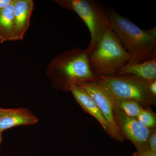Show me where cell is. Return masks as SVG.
Returning <instances> with one entry per match:
<instances>
[{
	"label": "cell",
	"instance_id": "obj_1",
	"mask_svg": "<svg viewBox=\"0 0 156 156\" xmlns=\"http://www.w3.org/2000/svg\"><path fill=\"white\" fill-rule=\"evenodd\" d=\"M53 88L69 91L70 88L84 81L92 80V72L87 50L76 47L53 58L46 73Z\"/></svg>",
	"mask_w": 156,
	"mask_h": 156
},
{
	"label": "cell",
	"instance_id": "obj_2",
	"mask_svg": "<svg viewBox=\"0 0 156 156\" xmlns=\"http://www.w3.org/2000/svg\"><path fill=\"white\" fill-rule=\"evenodd\" d=\"M108 25L123 47L140 62L156 58V27L142 30L126 17L112 11L107 13Z\"/></svg>",
	"mask_w": 156,
	"mask_h": 156
},
{
	"label": "cell",
	"instance_id": "obj_3",
	"mask_svg": "<svg viewBox=\"0 0 156 156\" xmlns=\"http://www.w3.org/2000/svg\"><path fill=\"white\" fill-rule=\"evenodd\" d=\"M89 57L90 67L95 76H116L124 66L134 59L123 47L109 25Z\"/></svg>",
	"mask_w": 156,
	"mask_h": 156
},
{
	"label": "cell",
	"instance_id": "obj_4",
	"mask_svg": "<svg viewBox=\"0 0 156 156\" xmlns=\"http://www.w3.org/2000/svg\"><path fill=\"white\" fill-rule=\"evenodd\" d=\"M62 8L75 12L88 27L91 39L87 50L90 56L108 26L107 12L95 0H54Z\"/></svg>",
	"mask_w": 156,
	"mask_h": 156
},
{
	"label": "cell",
	"instance_id": "obj_5",
	"mask_svg": "<svg viewBox=\"0 0 156 156\" xmlns=\"http://www.w3.org/2000/svg\"><path fill=\"white\" fill-rule=\"evenodd\" d=\"M94 79L100 83L115 99L136 101L143 106L154 105L156 98L149 90V81L132 75L96 76Z\"/></svg>",
	"mask_w": 156,
	"mask_h": 156
},
{
	"label": "cell",
	"instance_id": "obj_6",
	"mask_svg": "<svg viewBox=\"0 0 156 156\" xmlns=\"http://www.w3.org/2000/svg\"><path fill=\"white\" fill-rule=\"evenodd\" d=\"M85 89L92 97L111 128L114 139L123 142L125 139L122 136L114 115L113 103L111 95L97 81L94 79L84 81L77 84Z\"/></svg>",
	"mask_w": 156,
	"mask_h": 156
},
{
	"label": "cell",
	"instance_id": "obj_7",
	"mask_svg": "<svg viewBox=\"0 0 156 156\" xmlns=\"http://www.w3.org/2000/svg\"><path fill=\"white\" fill-rule=\"evenodd\" d=\"M113 112L116 123L124 139L131 141L137 152L150 150L148 141L153 130L143 126L136 118L126 115L114 106Z\"/></svg>",
	"mask_w": 156,
	"mask_h": 156
},
{
	"label": "cell",
	"instance_id": "obj_8",
	"mask_svg": "<svg viewBox=\"0 0 156 156\" xmlns=\"http://www.w3.org/2000/svg\"><path fill=\"white\" fill-rule=\"evenodd\" d=\"M38 121V119L27 109L0 108V134L9 128L34 125Z\"/></svg>",
	"mask_w": 156,
	"mask_h": 156
},
{
	"label": "cell",
	"instance_id": "obj_9",
	"mask_svg": "<svg viewBox=\"0 0 156 156\" xmlns=\"http://www.w3.org/2000/svg\"><path fill=\"white\" fill-rule=\"evenodd\" d=\"M77 102L80 105L84 111L91 115L100 123L104 131L113 139L114 136L110 127L101 112L97 105L88 92L79 85H75L70 88Z\"/></svg>",
	"mask_w": 156,
	"mask_h": 156
},
{
	"label": "cell",
	"instance_id": "obj_10",
	"mask_svg": "<svg viewBox=\"0 0 156 156\" xmlns=\"http://www.w3.org/2000/svg\"><path fill=\"white\" fill-rule=\"evenodd\" d=\"M34 6L32 0H14V20L16 41H22L29 27Z\"/></svg>",
	"mask_w": 156,
	"mask_h": 156
},
{
	"label": "cell",
	"instance_id": "obj_11",
	"mask_svg": "<svg viewBox=\"0 0 156 156\" xmlns=\"http://www.w3.org/2000/svg\"><path fill=\"white\" fill-rule=\"evenodd\" d=\"M123 75L134 76L148 81L156 80V58L137 63L130 62L120 70L116 76Z\"/></svg>",
	"mask_w": 156,
	"mask_h": 156
},
{
	"label": "cell",
	"instance_id": "obj_12",
	"mask_svg": "<svg viewBox=\"0 0 156 156\" xmlns=\"http://www.w3.org/2000/svg\"><path fill=\"white\" fill-rule=\"evenodd\" d=\"M0 11V43L16 41L14 25V3Z\"/></svg>",
	"mask_w": 156,
	"mask_h": 156
},
{
	"label": "cell",
	"instance_id": "obj_13",
	"mask_svg": "<svg viewBox=\"0 0 156 156\" xmlns=\"http://www.w3.org/2000/svg\"><path fill=\"white\" fill-rule=\"evenodd\" d=\"M112 98L113 106L129 117L136 118L144 108L142 105L136 101L115 99Z\"/></svg>",
	"mask_w": 156,
	"mask_h": 156
},
{
	"label": "cell",
	"instance_id": "obj_14",
	"mask_svg": "<svg viewBox=\"0 0 156 156\" xmlns=\"http://www.w3.org/2000/svg\"><path fill=\"white\" fill-rule=\"evenodd\" d=\"M136 119L141 125L151 130L155 129L156 119L155 115L150 110L144 108L136 117Z\"/></svg>",
	"mask_w": 156,
	"mask_h": 156
},
{
	"label": "cell",
	"instance_id": "obj_15",
	"mask_svg": "<svg viewBox=\"0 0 156 156\" xmlns=\"http://www.w3.org/2000/svg\"><path fill=\"white\" fill-rule=\"evenodd\" d=\"M149 148L150 150L154 152H156V131L155 129L153 130L150 136L149 137Z\"/></svg>",
	"mask_w": 156,
	"mask_h": 156
},
{
	"label": "cell",
	"instance_id": "obj_16",
	"mask_svg": "<svg viewBox=\"0 0 156 156\" xmlns=\"http://www.w3.org/2000/svg\"><path fill=\"white\" fill-rule=\"evenodd\" d=\"M148 87L151 95L154 98H156V80L149 81Z\"/></svg>",
	"mask_w": 156,
	"mask_h": 156
},
{
	"label": "cell",
	"instance_id": "obj_17",
	"mask_svg": "<svg viewBox=\"0 0 156 156\" xmlns=\"http://www.w3.org/2000/svg\"><path fill=\"white\" fill-rule=\"evenodd\" d=\"M132 156H156V152H154L149 150L141 152H136L132 154Z\"/></svg>",
	"mask_w": 156,
	"mask_h": 156
},
{
	"label": "cell",
	"instance_id": "obj_18",
	"mask_svg": "<svg viewBox=\"0 0 156 156\" xmlns=\"http://www.w3.org/2000/svg\"><path fill=\"white\" fill-rule=\"evenodd\" d=\"M13 0H0V11L10 5Z\"/></svg>",
	"mask_w": 156,
	"mask_h": 156
},
{
	"label": "cell",
	"instance_id": "obj_19",
	"mask_svg": "<svg viewBox=\"0 0 156 156\" xmlns=\"http://www.w3.org/2000/svg\"><path fill=\"white\" fill-rule=\"evenodd\" d=\"M2 141V135H0V145H1V143Z\"/></svg>",
	"mask_w": 156,
	"mask_h": 156
},
{
	"label": "cell",
	"instance_id": "obj_20",
	"mask_svg": "<svg viewBox=\"0 0 156 156\" xmlns=\"http://www.w3.org/2000/svg\"><path fill=\"white\" fill-rule=\"evenodd\" d=\"M2 135V134H0V135Z\"/></svg>",
	"mask_w": 156,
	"mask_h": 156
}]
</instances>
